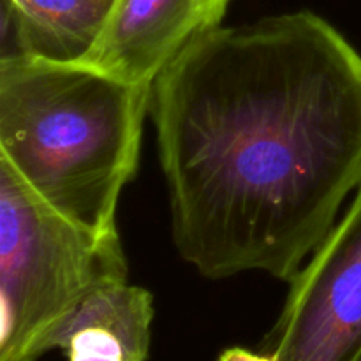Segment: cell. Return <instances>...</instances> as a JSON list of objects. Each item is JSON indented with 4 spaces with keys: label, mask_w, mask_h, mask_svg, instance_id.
I'll list each match as a JSON object with an SVG mask.
<instances>
[{
    "label": "cell",
    "mask_w": 361,
    "mask_h": 361,
    "mask_svg": "<svg viewBox=\"0 0 361 361\" xmlns=\"http://www.w3.org/2000/svg\"><path fill=\"white\" fill-rule=\"evenodd\" d=\"M180 257L291 282L361 182V53L312 11L219 27L152 83Z\"/></svg>",
    "instance_id": "obj_1"
},
{
    "label": "cell",
    "mask_w": 361,
    "mask_h": 361,
    "mask_svg": "<svg viewBox=\"0 0 361 361\" xmlns=\"http://www.w3.org/2000/svg\"><path fill=\"white\" fill-rule=\"evenodd\" d=\"M152 85L81 62L0 59V162L74 224L113 235L140 166Z\"/></svg>",
    "instance_id": "obj_2"
},
{
    "label": "cell",
    "mask_w": 361,
    "mask_h": 361,
    "mask_svg": "<svg viewBox=\"0 0 361 361\" xmlns=\"http://www.w3.org/2000/svg\"><path fill=\"white\" fill-rule=\"evenodd\" d=\"M129 281L118 233L95 235L35 196L0 162V361H37L108 282Z\"/></svg>",
    "instance_id": "obj_3"
},
{
    "label": "cell",
    "mask_w": 361,
    "mask_h": 361,
    "mask_svg": "<svg viewBox=\"0 0 361 361\" xmlns=\"http://www.w3.org/2000/svg\"><path fill=\"white\" fill-rule=\"evenodd\" d=\"M261 353L275 361H361V182L289 282Z\"/></svg>",
    "instance_id": "obj_4"
},
{
    "label": "cell",
    "mask_w": 361,
    "mask_h": 361,
    "mask_svg": "<svg viewBox=\"0 0 361 361\" xmlns=\"http://www.w3.org/2000/svg\"><path fill=\"white\" fill-rule=\"evenodd\" d=\"M231 0H116L94 48L78 62L134 85L155 78L208 32Z\"/></svg>",
    "instance_id": "obj_5"
},
{
    "label": "cell",
    "mask_w": 361,
    "mask_h": 361,
    "mask_svg": "<svg viewBox=\"0 0 361 361\" xmlns=\"http://www.w3.org/2000/svg\"><path fill=\"white\" fill-rule=\"evenodd\" d=\"M154 295L129 281L108 282L83 300L56 338L67 361H148Z\"/></svg>",
    "instance_id": "obj_6"
},
{
    "label": "cell",
    "mask_w": 361,
    "mask_h": 361,
    "mask_svg": "<svg viewBox=\"0 0 361 361\" xmlns=\"http://www.w3.org/2000/svg\"><path fill=\"white\" fill-rule=\"evenodd\" d=\"M116 0H2V56L78 62L97 42Z\"/></svg>",
    "instance_id": "obj_7"
},
{
    "label": "cell",
    "mask_w": 361,
    "mask_h": 361,
    "mask_svg": "<svg viewBox=\"0 0 361 361\" xmlns=\"http://www.w3.org/2000/svg\"><path fill=\"white\" fill-rule=\"evenodd\" d=\"M219 361H275L271 356L264 353H254L243 348H231L226 349L219 356Z\"/></svg>",
    "instance_id": "obj_8"
}]
</instances>
